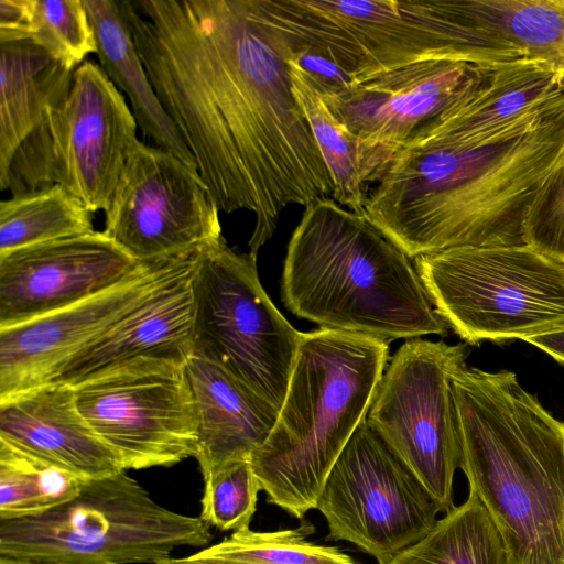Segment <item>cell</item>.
<instances>
[{
  "label": "cell",
  "instance_id": "cell-1",
  "mask_svg": "<svg viewBox=\"0 0 564 564\" xmlns=\"http://www.w3.org/2000/svg\"><path fill=\"white\" fill-rule=\"evenodd\" d=\"M150 83L219 212L254 214L249 254L282 210L334 183L289 69L291 46L250 0H118Z\"/></svg>",
  "mask_w": 564,
  "mask_h": 564
},
{
  "label": "cell",
  "instance_id": "cell-2",
  "mask_svg": "<svg viewBox=\"0 0 564 564\" xmlns=\"http://www.w3.org/2000/svg\"><path fill=\"white\" fill-rule=\"evenodd\" d=\"M564 164V109L473 147L403 149L367 193L364 215L410 259L457 247L524 245L525 213Z\"/></svg>",
  "mask_w": 564,
  "mask_h": 564
},
{
  "label": "cell",
  "instance_id": "cell-3",
  "mask_svg": "<svg viewBox=\"0 0 564 564\" xmlns=\"http://www.w3.org/2000/svg\"><path fill=\"white\" fill-rule=\"evenodd\" d=\"M469 491L488 512L508 564H564V423L514 372L452 373Z\"/></svg>",
  "mask_w": 564,
  "mask_h": 564
},
{
  "label": "cell",
  "instance_id": "cell-4",
  "mask_svg": "<svg viewBox=\"0 0 564 564\" xmlns=\"http://www.w3.org/2000/svg\"><path fill=\"white\" fill-rule=\"evenodd\" d=\"M281 297L322 328L391 340L447 334L410 258L365 215L308 204L288 245Z\"/></svg>",
  "mask_w": 564,
  "mask_h": 564
},
{
  "label": "cell",
  "instance_id": "cell-5",
  "mask_svg": "<svg viewBox=\"0 0 564 564\" xmlns=\"http://www.w3.org/2000/svg\"><path fill=\"white\" fill-rule=\"evenodd\" d=\"M388 340L319 328L301 333L282 406L250 457L267 502L303 520L366 419L388 362Z\"/></svg>",
  "mask_w": 564,
  "mask_h": 564
},
{
  "label": "cell",
  "instance_id": "cell-6",
  "mask_svg": "<svg viewBox=\"0 0 564 564\" xmlns=\"http://www.w3.org/2000/svg\"><path fill=\"white\" fill-rule=\"evenodd\" d=\"M290 44L332 61L356 83L436 59L492 65L523 58L482 35L453 0H250Z\"/></svg>",
  "mask_w": 564,
  "mask_h": 564
},
{
  "label": "cell",
  "instance_id": "cell-7",
  "mask_svg": "<svg viewBox=\"0 0 564 564\" xmlns=\"http://www.w3.org/2000/svg\"><path fill=\"white\" fill-rule=\"evenodd\" d=\"M212 539L204 520L163 507L126 470L46 512L0 520V557L39 564H158Z\"/></svg>",
  "mask_w": 564,
  "mask_h": 564
},
{
  "label": "cell",
  "instance_id": "cell-8",
  "mask_svg": "<svg viewBox=\"0 0 564 564\" xmlns=\"http://www.w3.org/2000/svg\"><path fill=\"white\" fill-rule=\"evenodd\" d=\"M414 268L436 313L470 345L564 327V262L527 243L451 248Z\"/></svg>",
  "mask_w": 564,
  "mask_h": 564
},
{
  "label": "cell",
  "instance_id": "cell-9",
  "mask_svg": "<svg viewBox=\"0 0 564 564\" xmlns=\"http://www.w3.org/2000/svg\"><path fill=\"white\" fill-rule=\"evenodd\" d=\"M126 97L93 61L73 74L68 95L50 108L0 172L12 195L61 185L91 213L106 212L139 143Z\"/></svg>",
  "mask_w": 564,
  "mask_h": 564
},
{
  "label": "cell",
  "instance_id": "cell-10",
  "mask_svg": "<svg viewBox=\"0 0 564 564\" xmlns=\"http://www.w3.org/2000/svg\"><path fill=\"white\" fill-rule=\"evenodd\" d=\"M256 261L224 237L202 246L191 276L192 356L217 365L280 410L301 333L263 290Z\"/></svg>",
  "mask_w": 564,
  "mask_h": 564
},
{
  "label": "cell",
  "instance_id": "cell-11",
  "mask_svg": "<svg viewBox=\"0 0 564 564\" xmlns=\"http://www.w3.org/2000/svg\"><path fill=\"white\" fill-rule=\"evenodd\" d=\"M465 344L406 339L376 388L366 420L447 512L462 449L452 373Z\"/></svg>",
  "mask_w": 564,
  "mask_h": 564
},
{
  "label": "cell",
  "instance_id": "cell-12",
  "mask_svg": "<svg viewBox=\"0 0 564 564\" xmlns=\"http://www.w3.org/2000/svg\"><path fill=\"white\" fill-rule=\"evenodd\" d=\"M316 509L327 540L352 543L378 564L424 536L442 511L366 419L330 469Z\"/></svg>",
  "mask_w": 564,
  "mask_h": 564
},
{
  "label": "cell",
  "instance_id": "cell-13",
  "mask_svg": "<svg viewBox=\"0 0 564 564\" xmlns=\"http://www.w3.org/2000/svg\"><path fill=\"white\" fill-rule=\"evenodd\" d=\"M74 389L80 413L124 470L196 456L197 414L185 362L140 359Z\"/></svg>",
  "mask_w": 564,
  "mask_h": 564
},
{
  "label": "cell",
  "instance_id": "cell-14",
  "mask_svg": "<svg viewBox=\"0 0 564 564\" xmlns=\"http://www.w3.org/2000/svg\"><path fill=\"white\" fill-rule=\"evenodd\" d=\"M102 231L137 262L223 237L219 209L198 172L141 141L127 159Z\"/></svg>",
  "mask_w": 564,
  "mask_h": 564
},
{
  "label": "cell",
  "instance_id": "cell-15",
  "mask_svg": "<svg viewBox=\"0 0 564 564\" xmlns=\"http://www.w3.org/2000/svg\"><path fill=\"white\" fill-rule=\"evenodd\" d=\"M200 248L141 262L130 276L106 291L32 321L0 328V399L46 383L69 358L160 289L191 272Z\"/></svg>",
  "mask_w": 564,
  "mask_h": 564
},
{
  "label": "cell",
  "instance_id": "cell-16",
  "mask_svg": "<svg viewBox=\"0 0 564 564\" xmlns=\"http://www.w3.org/2000/svg\"><path fill=\"white\" fill-rule=\"evenodd\" d=\"M481 65L436 59L404 66L332 95V112L358 138L361 177L377 183L415 132L477 77Z\"/></svg>",
  "mask_w": 564,
  "mask_h": 564
},
{
  "label": "cell",
  "instance_id": "cell-17",
  "mask_svg": "<svg viewBox=\"0 0 564 564\" xmlns=\"http://www.w3.org/2000/svg\"><path fill=\"white\" fill-rule=\"evenodd\" d=\"M104 231L0 254V328L19 325L106 291L140 265Z\"/></svg>",
  "mask_w": 564,
  "mask_h": 564
},
{
  "label": "cell",
  "instance_id": "cell-18",
  "mask_svg": "<svg viewBox=\"0 0 564 564\" xmlns=\"http://www.w3.org/2000/svg\"><path fill=\"white\" fill-rule=\"evenodd\" d=\"M563 109L564 78L542 63L520 58L481 65L471 84L424 123L403 149L488 144L525 131Z\"/></svg>",
  "mask_w": 564,
  "mask_h": 564
},
{
  "label": "cell",
  "instance_id": "cell-19",
  "mask_svg": "<svg viewBox=\"0 0 564 564\" xmlns=\"http://www.w3.org/2000/svg\"><path fill=\"white\" fill-rule=\"evenodd\" d=\"M0 441L86 479L124 470L80 413L75 389L63 383L0 399Z\"/></svg>",
  "mask_w": 564,
  "mask_h": 564
},
{
  "label": "cell",
  "instance_id": "cell-20",
  "mask_svg": "<svg viewBox=\"0 0 564 564\" xmlns=\"http://www.w3.org/2000/svg\"><path fill=\"white\" fill-rule=\"evenodd\" d=\"M193 270L160 289L109 332L69 358L46 383L75 388L140 359L186 362L192 356Z\"/></svg>",
  "mask_w": 564,
  "mask_h": 564
},
{
  "label": "cell",
  "instance_id": "cell-21",
  "mask_svg": "<svg viewBox=\"0 0 564 564\" xmlns=\"http://www.w3.org/2000/svg\"><path fill=\"white\" fill-rule=\"evenodd\" d=\"M185 373L196 408L195 458L203 478L227 463L250 459L274 426L279 409L210 361L189 356Z\"/></svg>",
  "mask_w": 564,
  "mask_h": 564
},
{
  "label": "cell",
  "instance_id": "cell-22",
  "mask_svg": "<svg viewBox=\"0 0 564 564\" xmlns=\"http://www.w3.org/2000/svg\"><path fill=\"white\" fill-rule=\"evenodd\" d=\"M83 3L94 31L99 66L129 98L143 137L197 171L193 154L150 83L118 1L83 0Z\"/></svg>",
  "mask_w": 564,
  "mask_h": 564
},
{
  "label": "cell",
  "instance_id": "cell-23",
  "mask_svg": "<svg viewBox=\"0 0 564 564\" xmlns=\"http://www.w3.org/2000/svg\"><path fill=\"white\" fill-rule=\"evenodd\" d=\"M73 74L31 37L0 41V172L46 111L68 95Z\"/></svg>",
  "mask_w": 564,
  "mask_h": 564
},
{
  "label": "cell",
  "instance_id": "cell-24",
  "mask_svg": "<svg viewBox=\"0 0 564 564\" xmlns=\"http://www.w3.org/2000/svg\"><path fill=\"white\" fill-rule=\"evenodd\" d=\"M454 6L486 37L564 78V0H454Z\"/></svg>",
  "mask_w": 564,
  "mask_h": 564
},
{
  "label": "cell",
  "instance_id": "cell-25",
  "mask_svg": "<svg viewBox=\"0 0 564 564\" xmlns=\"http://www.w3.org/2000/svg\"><path fill=\"white\" fill-rule=\"evenodd\" d=\"M382 564H508L500 535L478 498L454 506L420 540Z\"/></svg>",
  "mask_w": 564,
  "mask_h": 564
},
{
  "label": "cell",
  "instance_id": "cell-26",
  "mask_svg": "<svg viewBox=\"0 0 564 564\" xmlns=\"http://www.w3.org/2000/svg\"><path fill=\"white\" fill-rule=\"evenodd\" d=\"M91 212L61 185L0 202V254L94 231Z\"/></svg>",
  "mask_w": 564,
  "mask_h": 564
},
{
  "label": "cell",
  "instance_id": "cell-27",
  "mask_svg": "<svg viewBox=\"0 0 564 564\" xmlns=\"http://www.w3.org/2000/svg\"><path fill=\"white\" fill-rule=\"evenodd\" d=\"M289 69L294 96L332 176L333 199L364 215L368 191L361 177L358 138L332 112L304 70L290 61Z\"/></svg>",
  "mask_w": 564,
  "mask_h": 564
},
{
  "label": "cell",
  "instance_id": "cell-28",
  "mask_svg": "<svg viewBox=\"0 0 564 564\" xmlns=\"http://www.w3.org/2000/svg\"><path fill=\"white\" fill-rule=\"evenodd\" d=\"M87 480L0 441V520L58 507L77 497Z\"/></svg>",
  "mask_w": 564,
  "mask_h": 564
},
{
  "label": "cell",
  "instance_id": "cell-29",
  "mask_svg": "<svg viewBox=\"0 0 564 564\" xmlns=\"http://www.w3.org/2000/svg\"><path fill=\"white\" fill-rule=\"evenodd\" d=\"M315 527L306 521L295 529L258 532L243 529L192 554L208 564H356L337 547L307 541Z\"/></svg>",
  "mask_w": 564,
  "mask_h": 564
},
{
  "label": "cell",
  "instance_id": "cell-30",
  "mask_svg": "<svg viewBox=\"0 0 564 564\" xmlns=\"http://www.w3.org/2000/svg\"><path fill=\"white\" fill-rule=\"evenodd\" d=\"M31 39L73 72L97 52L83 0H35Z\"/></svg>",
  "mask_w": 564,
  "mask_h": 564
},
{
  "label": "cell",
  "instance_id": "cell-31",
  "mask_svg": "<svg viewBox=\"0 0 564 564\" xmlns=\"http://www.w3.org/2000/svg\"><path fill=\"white\" fill-rule=\"evenodd\" d=\"M204 481L199 518L220 531L248 529L261 490L250 459L227 463Z\"/></svg>",
  "mask_w": 564,
  "mask_h": 564
},
{
  "label": "cell",
  "instance_id": "cell-32",
  "mask_svg": "<svg viewBox=\"0 0 564 564\" xmlns=\"http://www.w3.org/2000/svg\"><path fill=\"white\" fill-rule=\"evenodd\" d=\"M524 242L564 262V164L544 181L525 213Z\"/></svg>",
  "mask_w": 564,
  "mask_h": 564
},
{
  "label": "cell",
  "instance_id": "cell-33",
  "mask_svg": "<svg viewBox=\"0 0 564 564\" xmlns=\"http://www.w3.org/2000/svg\"><path fill=\"white\" fill-rule=\"evenodd\" d=\"M35 0H0V41L31 37Z\"/></svg>",
  "mask_w": 564,
  "mask_h": 564
},
{
  "label": "cell",
  "instance_id": "cell-34",
  "mask_svg": "<svg viewBox=\"0 0 564 564\" xmlns=\"http://www.w3.org/2000/svg\"><path fill=\"white\" fill-rule=\"evenodd\" d=\"M525 341L545 351L558 362L564 364V327L551 333L530 337L525 339Z\"/></svg>",
  "mask_w": 564,
  "mask_h": 564
},
{
  "label": "cell",
  "instance_id": "cell-35",
  "mask_svg": "<svg viewBox=\"0 0 564 564\" xmlns=\"http://www.w3.org/2000/svg\"><path fill=\"white\" fill-rule=\"evenodd\" d=\"M158 564H208L203 561L194 558L192 555L184 557H167L160 561Z\"/></svg>",
  "mask_w": 564,
  "mask_h": 564
},
{
  "label": "cell",
  "instance_id": "cell-36",
  "mask_svg": "<svg viewBox=\"0 0 564 564\" xmlns=\"http://www.w3.org/2000/svg\"><path fill=\"white\" fill-rule=\"evenodd\" d=\"M0 564H39V563H31V562L0 557Z\"/></svg>",
  "mask_w": 564,
  "mask_h": 564
}]
</instances>
